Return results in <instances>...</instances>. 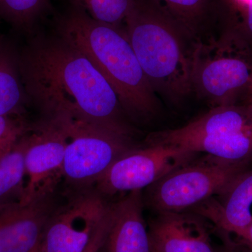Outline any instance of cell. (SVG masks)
I'll return each mask as SVG.
<instances>
[{
  "label": "cell",
  "instance_id": "cell-1",
  "mask_svg": "<svg viewBox=\"0 0 252 252\" xmlns=\"http://www.w3.org/2000/svg\"><path fill=\"white\" fill-rule=\"evenodd\" d=\"M19 68L28 102L39 117H68L133 138L135 127L112 86L54 31L28 37L19 50Z\"/></svg>",
  "mask_w": 252,
  "mask_h": 252
},
{
  "label": "cell",
  "instance_id": "cell-2",
  "mask_svg": "<svg viewBox=\"0 0 252 252\" xmlns=\"http://www.w3.org/2000/svg\"><path fill=\"white\" fill-rule=\"evenodd\" d=\"M53 31L79 50L112 86L132 124L146 125L157 117L160 99L141 67L125 26L96 21L68 4L55 14Z\"/></svg>",
  "mask_w": 252,
  "mask_h": 252
},
{
  "label": "cell",
  "instance_id": "cell-3",
  "mask_svg": "<svg viewBox=\"0 0 252 252\" xmlns=\"http://www.w3.org/2000/svg\"><path fill=\"white\" fill-rule=\"evenodd\" d=\"M126 33L158 97L179 105L193 94L192 59L198 41L157 0H131Z\"/></svg>",
  "mask_w": 252,
  "mask_h": 252
},
{
  "label": "cell",
  "instance_id": "cell-4",
  "mask_svg": "<svg viewBox=\"0 0 252 252\" xmlns=\"http://www.w3.org/2000/svg\"><path fill=\"white\" fill-rule=\"evenodd\" d=\"M252 83V46L233 30L198 41L191 67L193 94L214 107L245 102Z\"/></svg>",
  "mask_w": 252,
  "mask_h": 252
},
{
  "label": "cell",
  "instance_id": "cell-5",
  "mask_svg": "<svg viewBox=\"0 0 252 252\" xmlns=\"http://www.w3.org/2000/svg\"><path fill=\"white\" fill-rule=\"evenodd\" d=\"M148 144H164L212 156L240 166L252 162V104L214 107L180 127L151 134Z\"/></svg>",
  "mask_w": 252,
  "mask_h": 252
},
{
  "label": "cell",
  "instance_id": "cell-6",
  "mask_svg": "<svg viewBox=\"0 0 252 252\" xmlns=\"http://www.w3.org/2000/svg\"><path fill=\"white\" fill-rule=\"evenodd\" d=\"M198 157L146 188L144 194L142 191L144 207L158 214L190 211L216 196L235 176L250 167L207 154Z\"/></svg>",
  "mask_w": 252,
  "mask_h": 252
},
{
  "label": "cell",
  "instance_id": "cell-7",
  "mask_svg": "<svg viewBox=\"0 0 252 252\" xmlns=\"http://www.w3.org/2000/svg\"><path fill=\"white\" fill-rule=\"evenodd\" d=\"M66 119L68 138L63 163L64 191L94 188L119 158L137 147L132 137L83 121Z\"/></svg>",
  "mask_w": 252,
  "mask_h": 252
},
{
  "label": "cell",
  "instance_id": "cell-8",
  "mask_svg": "<svg viewBox=\"0 0 252 252\" xmlns=\"http://www.w3.org/2000/svg\"><path fill=\"white\" fill-rule=\"evenodd\" d=\"M46 225L39 243L41 252H83L103 220L109 203L94 188L64 191Z\"/></svg>",
  "mask_w": 252,
  "mask_h": 252
},
{
  "label": "cell",
  "instance_id": "cell-9",
  "mask_svg": "<svg viewBox=\"0 0 252 252\" xmlns=\"http://www.w3.org/2000/svg\"><path fill=\"white\" fill-rule=\"evenodd\" d=\"M198 155L164 144L137 146L119 158L94 188L107 198L121 192L142 190Z\"/></svg>",
  "mask_w": 252,
  "mask_h": 252
},
{
  "label": "cell",
  "instance_id": "cell-10",
  "mask_svg": "<svg viewBox=\"0 0 252 252\" xmlns=\"http://www.w3.org/2000/svg\"><path fill=\"white\" fill-rule=\"evenodd\" d=\"M68 138L67 119L39 117L32 124L26 154L24 203L54 193L63 182Z\"/></svg>",
  "mask_w": 252,
  "mask_h": 252
},
{
  "label": "cell",
  "instance_id": "cell-11",
  "mask_svg": "<svg viewBox=\"0 0 252 252\" xmlns=\"http://www.w3.org/2000/svg\"><path fill=\"white\" fill-rule=\"evenodd\" d=\"M61 203L57 190L31 203L0 209V252L31 251Z\"/></svg>",
  "mask_w": 252,
  "mask_h": 252
},
{
  "label": "cell",
  "instance_id": "cell-12",
  "mask_svg": "<svg viewBox=\"0 0 252 252\" xmlns=\"http://www.w3.org/2000/svg\"><path fill=\"white\" fill-rule=\"evenodd\" d=\"M207 220L190 211L158 214L148 226L152 252H215Z\"/></svg>",
  "mask_w": 252,
  "mask_h": 252
},
{
  "label": "cell",
  "instance_id": "cell-13",
  "mask_svg": "<svg viewBox=\"0 0 252 252\" xmlns=\"http://www.w3.org/2000/svg\"><path fill=\"white\" fill-rule=\"evenodd\" d=\"M142 190L109 203L107 230L97 252H152Z\"/></svg>",
  "mask_w": 252,
  "mask_h": 252
},
{
  "label": "cell",
  "instance_id": "cell-14",
  "mask_svg": "<svg viewBox=\"0 0 252 252\" xmlns=\"http://www.w3.org/2000/svg\"><path fill=\"white\" fill-rule=\"evenodd\" d=\"M192 212L205 217L220 231L240 234L252 224V168L235 176L218 195Z\"/></svg>",
  "mask_w": 252,
  "mask_h": 252
},
{
  "label": "cell",
  "instance_id": "cell-15",
  "mask_svg": "<svg viewBox=\"0 0 252 252\" xmlns=\"http://www.w3.org/2000/svg\"><path fill=\"white\" fill-rule=\"evenodd\" d=\"M196 41L218 35L221 25V0H157Z\"/></svg>",
  "mask_w": 252,
  "mask_h": 252
},
{
  "label": "cell",
  "instance_id": "cell-16",
  "mask_svg": "<svg viewBox=\"0 0 252 252\" xmlns=\"http://www.w3.org/2000/svg\"><path fill=\"white\" fill-rule=\"evenodd\" d=\"M31 129L0 149V209L24 203L26 154Z\"/></svg>",
  "mask_w": 252,
  "mask_h": 252
},
{
  "label": "cell",
  "instance_id": "cell-17",
  "mask_svg": "<svg viewBox=\"0 0 252 252\" xmlns=\"http://www.w3.org/2000/svg\"><path fill=\"white\" fill-rule=\"evenodd\" d=\"M30 104L19 68V50L0 36V117H23Z\"/></svg>",
  "mask_w": 252,
  "mask_h": 252
},
{
  "label": "cell",
  "instance_id": "cell-18",
  "mask_svg": "<svg viewBox=\"0 0 252 252\" xmlns=\"http://www.w3.org/2000/svg\"><path fill=\"white\" fill-rule=\"evenodd\" d=\"M53 11L52 0H0V18L28 37L40 31Z\"/></svg>",
  "mask_w": 252,
  "mask_h": 252
},
{
  "label": "cell",
  "instance_id": "cell-19",
  "mask_svg": "<svg viewBox=\"0 0 252 252\" xmlns=\"http://www.w3.org/2000/svg\"><path fill=\"white\" fill-rule=\"evenodd\" d=\"M91 18L113 26H124L131 0H67Z\"/></svg>",
  "mask_w": 252,
  "mask_h": 252
},
{
  "label": "cell",
  "instance_id": "cell-20",
  "mask_svg": "<svg viewBox=\"0 0 252 252\" xmlns=\"http://www.w3.org/2000/svg\"><path fill=\"white\" fill-rule=\"evenodd\" d=\"M221 26L238 32L252 46V0H221Z\"/></svg>",
  "mask_w": 252,
  "mask_h": 252
},
{
  "label": "cell",
  "instance_id": "cell-21",
  "mask_svg": "<svg viewBox=\"0 0 252 252\" xmlns=\"http://www.w3.org/2000/svg\"><path fill=\"white\" fill-rule=\"evenodd\" d=\"M31 126L24 117H0V149L26 133Z\"/></svg>",
  "mask_w": 252,
  "mask_h": 252
},
{
  "label": "cell",
  "instance_id": "cell-22",
  "mask_svg": "<svg viewBox=\"0 0 252 252\" xmlns=\"http://www.w3.org/2000/svg\"><path fill=\"white\" fill-rule=\"evenodd\" d=\"M220 232L223 245L215 248V252H252V248L238 240H233L228 233Z\"/></svg>",
  "mask_w": 252,
  "mask_h": 252
},
{
  "label": "cell",
  "instance_id": "cell-23",
  "mask_svg": "<svg viewBox=\"0 0 252 252\" xmlns=\"http://www.w3.org/2000/svg\"><path fill=\"white\" fill-rule=\"evenodd\" d=\"M108 222L109 208L98 228L94 232V236L91 238L90 243L88 245L86 250L83 252H97L101 243H102V239H103L104 234H105L106 230H107Z\"/></svg>",
  "mask_w": 252,
  "mask_h": 252
},
{
  "label": "cell",
  "instance_id": "cell-24",
  "mask_svg": "<svg viewBox=\"0 0 252 252\" xmlns=\"http://www.w3.org/2000/svg\"><path fill=\"white\" fill-rule=\"evenodd\" d=\"M237 240L246 244L249 247L252 248V224L245 228L243 232L237 235Z\"/></svg>",
  "mask_w": 252,
  "mask_h": 252
},
{
  "label": "cell",
  "instance_id": "cell-25",
  "mask_svg": "<svg viewBox=\"0 0 252 252\" xmlns=\"http://www.w3.org/2000/svg\"><path fill=\"white\" fill-rule=\"evenodd\" d=\"M243 103L252 104V83L249 89L248 94H247L246 98Z\"/></svg>",
  "mask_w": 252,
  "mask_h": 252
},
{
  "label": "cell",
  "instance_id": "cell-26",
  "mask_svg": "<svg viewBox=\"0 0 252 252\" xmlns=\"http://www.w3.org/2000/svg\"><path fill=\"white\" fill-rule=\"evenodd\" d=\"M39 243H40V242H39ZM39 243L37 244V245H36V246L34 247V248H33L32 250L31 251H30L29 252H41L40 247H39Z\"/></svg>",
  "mask_w": 252,
  "mask_h": 252
},
{
  "label": "cell",
  "instance_id": "cell-27",
  "mask_svg": "<svg viewBox=\"0 0 252 252\" xmlns=\"http://www.w3.org/2000/svg\"></svg>",
  "mask_w": 252,
  "mask_h": 252
}]
</instances>
